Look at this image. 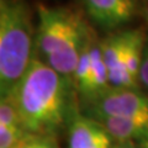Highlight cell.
Here are the masks:
<instances>
[{
  "label": "cell",
  "instance_id": "cell-1",
  "mask_svg": "<svg viewBox=\"0 0 148 148\" xmlns=\"http://www.w3.org/2000/svg\"><path fill=\"white\" fill-rule=\"evenodd\" d=\"M8 100L16 110L25 132L52 136L68 115L69 79L46 62L32 58Z\"/></svg>",
  "mask_w": 148,
  "mask_h": 148
},
{
  "label": "cell",
  "instance_id": "cell-16",
  "mask_svg": "<svg viewBox=\"0 0 148 148\" xmlns=\"http://www.w3.org/2000/svg\"><path fill=\"white\" fill-rule=\"evenodd\" d=\"M112 148H137V146L133 142H122V143H116Z\"/></svg>",
  "mask_w": 148,
  "mask_h": 148
},
{
  "label": "cell",
  "instance_id": "cell-17",
  "mask_svg": "<svg viewBox=\"0 0 148 148\" xmlns=\"http://www.w3.org/2000/svg\"><path fill=\"white\" fill-rule=\"evenodd\" d=\"M143 16L148 21V0H145V4H143Z\"/></svg>",
  "mask_w": 148,
  "mask_h": 148
},
{
  "label": "cell",
  "instance_id": "cell-5",
  "mask_svg": "<svg viewBox=\"0 0 148 148\" xmlns=\"http://www.w3.org/2000/svg\"><path fill=\"white\" fill-rule=\"evenodd\" d=\"M89 18L104 30H115L135 16L133 0H82Z\"/></svg>",
  "mask_w": 148,
  "mask_h": 148
},
{
  "label": "cell",
  "instance_id": "cell-6",
  "mask_svg": "<svg viewBox=\"0 0 148 148\" xmlns=\"http://www.w3.org/2000/svg\"><path fill=\"white\" fill-rule=\"evenodd\" d=\"M69 148H112V140L94 119L77 114L68 133Z\"/></svg>",
  "mask_w": 148,
  "mask_h": 148
},
{
  "label": "cell",
  "instance_id": "cell-7",
  "mask_svg": "<svg viewBox=\"0 0 148 148\" xmlns=\"http://www.w3.org/2000/svg\"><path fill=\"white\" fill-rule=\"evenodd\" d=\"M100 49L108 71L109 85L112 88H131L123 66L125 31L115 32L100 41Z\"/></svg>",
  "mask_w": 148,
  "mask_h": 148
},
{
  "label": "cell",
  "instance_id": "cell-15",
  "mask_svg": "<svg viewBox=\"0 0 148 148\" xmlns=\"http://www.w3.org/2000/svg\"><path fill=\"white\" fill-rule=\"evenodd\" d=\"M138 147L140 148H148V130L145 132V135L138 140Z\"/></svg>",
  "mask_w": 148,
  "mask_h": 148
},
{
  "label": "cell",
  "instance_id": "cell-8",
  "mask_svg": "<svg viewBox=\"0 0 148 148\" xmlns=\"http://www.w3.org/2000/svg\"><path fill=\"white\" fill-rule=\"evenodd\" d=\"M116 143L138 141L148 130V114L137 116L112 117L103 116L94 119Z\"/></svg>",
  "mask_w": 148,
  "mask_h": 148
},
{
  "label": "cell",
  "instance_id": "cell-4",
  "mask_svg": "<svg viewBox=\"0 0 148 148\" xmlns=\"http://www.w3.org/2000/svg\"><path fill=\"white\" fill-rule=\"evenodd\" d=\"M88 115L91 119L112 116L126 117L148 114V95L140 89L108 88L101 94L88 100Z\"/></svg>",
  "mask_w": 148,
  "mask_h": 148
},
{
  "label": "cell",
  "instance_id": "cell-13",
  "mask_svg": "<svg viewBox=\"0 0 148 148\" xmlns=\"http://www.w3.org/2000/svg\"><path fill=\"white\" fill-rule=\"evenodd\" d=\"M24 148H58V146L53 136L43 135V136H31V138L26 142Z\"/></svg>",
  "mask_w": 148,
  "mask_h": 148
},
{
  "label": "cell",
  "instance_id": "cell-9",
  "mask_svg": "<svg viewBox=\"0 0 148 148\" xmlns=\"http://www.w3.org/2000/svg\"><path fill=\"white\" fill-rule=\"evenodd\" d=\"M146 32L143 29L126 30L125 31V54L123 66L128 78L130 86L138 89V73L142 61L143 47L146 42Z\"/></svg>",
  "mask_w": 148,
  "mask_h": 148
},
{
  "label": "cell",
  "instance_id": "cell-3",
  "mask_svg": "<svg viewBox=\"0 0 148 148\" xmlns=\"http://www.w3.org/2000/svg\"><path fill=\"white\" fill-rule=\"evenodd\" d=\"M35 30L22 0H0V99H8L32 61Z\"/></svg>",
  "mask_w": 148,
  "mask_h": 148
},
{
  "label": "cell",
  "instance_id": "cell-11",
  "mask_svg": "<svg viewBox=\"0 0 148 148\" xmlns=\"http://www.w3.org/2000/svg\"><path fill=\"white\" fill-rule=\"evenodd\" d=\"M31 136L22 128L0 123V148H24Z\"/></svg>",
  "mask_w": 148,
  "mask_h": 148
},
{
  "label": "cell",
  "instance_id": "cell-12",
  "mask_svg": "<svg viewBox=\"0 0 148 148\" xmlns=\"http://www.w3.org/2000/svg\"><path fill=\"white\" fill-rule=\"evenodd\" d=\"M0 123L15 128H22L16 110L8 99H0Z\"/></svg>",
  "mask_w": 148,
  "mask_h": 148
},
{
  "label": "cell",
  "instance_id": "cell-10",
  "mask_svg": "<svg viewBox=\"0 0 148 148\" xmlns=\"http://www.w3.org/2000/svg\"><path fill=\"white\" fill-rule=\"evenodd\" d=\"M90 56H91V71H90L89 84H88L86 91L84 94V98L86 100L101 94V92L105 91L108 88H110L108 71H106L105 63L103 61V56H101L100 42L96 41L95 35L91 41Z\"/></svg>",
  "mask_w": 148,
  "mask_h": 148
},
{
  "label": "cell",
  "instance_id": "cell-2",
  "mask_svg": "<svg viewBox=\"0 0 148 148\" xmlns=\"http://www.w3.org/2000/svg\"><path fill=\"white\" fill-rule=\"evenodd\" d=\"M90 30L79 10L45 4L37 5L35 46L45 62L67 79L73 77Z\"/></svg>",
  "mask_w": 148,
  "mask_h": 148
},
{
  "label": "cell",
  "instance_id": "cell-14",
  "mask_svg": "<svg viewBox=\"0 0 148 148\" xmlns=\"http://www.w3.org/2000/svg\"><path fill=\"white\" fill-rule=\"evenodd\" d=\"M138 84H142L148 89V36L146 37L145 47H143L140 73H138Z\"/></svg>",
  "mask_w": 148,
  "mask_h": 148
}]
</instances>
